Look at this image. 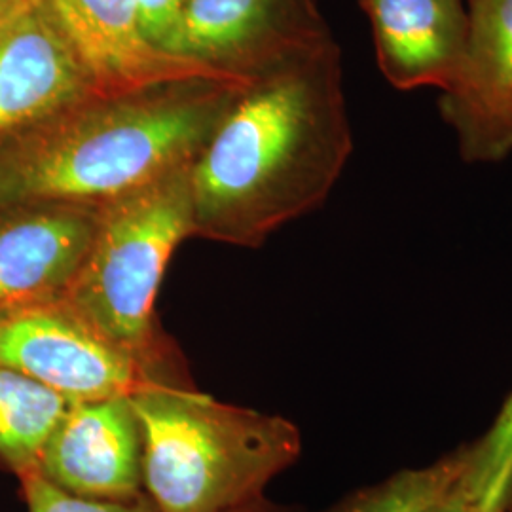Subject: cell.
I'll return each instance as SVG.
<instances>
[{"mask_svg": "<svg viewBox=\"0 0 512 512\" xmlns=\"http://www.w3.org/2000/svg\"><path fill=\"white\" fill-rule=\"evenodd\" d=\"M69 403L54 391L0 366V469L29 475Z\"/></svg>", "mask_w": 512, "mask_h": 512, "instance_id": "13", "label": "cell"}, {"mask_svg": "<svg viewBox=\"0 0 512 512\" xmlns=\"http://www.w3.org/2000/svg\"><path fill=\"white\" fill-rule=\"evenodd\" d=\"M129 401L143 433V480L162 512H228L302 454L293 421L220 403L194 385L147 384Z\"/></svg>", "mask_w": 512, "mask_h": 512, "instance_id": "3", "label": "cell"}, {"mask_svg": "<svg viewBox=\"0 0 512 512\" xmlns=\"http://www.w3.org/2000/svg\"><path fill=\"white\" fill-rule=\"evenodd\" d=\"M353 152L330 37L239 86L190 165L194 238L260 247L321 207Z\"/></svg>", "mask_w": 512, "mask_h": 512, "instance_id": "1", "label": "cell"}, {"mask_svg": "<svg viewBox=\"0 0 512 512\" xmlns=\"http://www.w3.org/2000/svg\"><path fill=\"white\" fill-rule=\"evenodd\" d=\"M469 31L440 112L465 162L494 164L512 154V0H469Z\"/></svg>", "mask_w": 512, "mask_h": 512, "instance_id": "9", "label": "cell"}, {"mask_svg": "<svg viewBox=\"0 0 512 512\" xmlns=\"http://www.w3.org/2000/svg\"><path fill=\"white\" fill-rule=\"evenodd\" d=\"M330 37L317 0H188L164 52L249 82Z\"/></svg>", "mask_w": 512, "mask_h": 512, "instance_id": "5", "label": "cell"}, {"mask_svg": "<svg viewBox=\"0 0 512 512\" xmlns=\"http://www.w3.org/2000/svg\"><path fill=\"white\" fill-rule=\"evenodd\" d=\"M503 512H512V494L509 497V503H507V507H505V511Z\"/></svg>", "mask_w": 512, "mask_h": 512, "instance_id": "21", "label": "cell"}, {"mask_svg": "<svg viewBox=\"0 0 512 512\" xmlns=\"http://www.w3.org/2000/svg\"><path fill=\"white\" fill-rule=\"evenodd\" d=\"M46 2L97 95L137 92L198 76L222 78L192 61L154 48L141 29L139 0Z\"/></svg>", "mask_w": 512, "mask_h": 512, "instance_id": "11", "label": "cell"}, {"mask_svg": "<svg viewBox=\"0 0 512 512\" xmlns=\"http://www.w3.org/2000/svg\"><path fill=\"white\" fill-rule=\"evenodd\" d=\"M33 473L86 499L128 501L147 494L143 433L129 397L69 404Z\"/></svg>", "mask_w": 512, "mask_h": 512, "instance_id": "8", "label": "cell"}, {"mask_svg": "<svg viewBox=\"0 0 512 512\" xmlns=\"http://www.w3.org/2000/svg\"><path fill=\"white\" fill-rule=\"evenodd\" d=\"M27 512H162L147 494L128 501L86 499L61 492L37 473L19 478Z\"/></svg>", "mask_w": 512, "mask_h": 512, "instance_id": "16", "label": "cell"}, {"mask_svg": "<svg viewBox=\"0 0 512 512\" xmlns=\"http://www.w3.org/2000/svg\"><path fill=\"white\" fill-rule=\"evenodd\" d=\"M188 0H139V21L148 42L164 52ZM167 54V52H165Z\"/></svg>", "mask_w": 512, "mask_h": 512, "instance_id": "17", "label": "cell"}, {"mask_svg": "<svg viewBox=\"0 0 512 512\" xmlns=\"http://www.w3.org/2000/svg\"><path fill=\"white\" fill-rule=\"evenodd\" d=\"M25 2H27V0H0V18H2V16H6L8 12L16 10L18 6L25 4Z\"/></svg>", "mask_w": 512, "mask_h": 512, "instance_id": "20", "label": "cell"}, {"mask_svg": "<svg viewBox=\"0 0 512 512\" xmlns=\"http://www.w3.org/2000/svg\"><path fill=\"white\" fill-rule=\"evenodd\" d=\"M461 488L480 512H503L512 494V393L490 431L469 446Z\"/></svg>", "mask_w": 512, "mask_h": 512, "instance_id": "15", "label": "cell"}, {"mask_svg": "<svg viewBox=\"0 0 512 512\" xmlns=\"http://www.w3.org/2000/svg\"><path fill=\"white\" fill-rule=\"evenodd\" d=\"M97 95L46 0L0 18V148Z\"/></svg>", "mask_w": 512, "mask_h": 512, "instance_id": "7", "label": "cell"}, {"mask_svg": "<svg viewBox=\"0 0 512 512\" xmlns=\"http://www.w3.org/2000/svg\"><path fill=\"white\" fill-rule=\"evenodd\" d=\"M228 512H296L294 509H289V507H283V505H279V503H274V501H270L266 495L264 497H260V499H255V501H251V503H247V505H241V507H236V509H232V511Z\"/></svg>", "mask_w": 512, "mask_h": 512, "instance_id": "19", "label": "cell"}, {"mask_svg": "<svg viewBox=\"0 0 512 512\" xmlns=\"http://www.w3.org/2000/svg\"><path fill=\"white\" fill-rule=\"evenodd\" d=\"M469 467V448L423 467L404 469L348 495L329 512H431L456 492Z\"/></svg>", "mask_w": 512, "mask_h": 512, "instance_id": "14", "label": "cell"}, {"mask_svg": "<svg viewBox=\"0 0 512 512\" xmlns=\"http://www.w3.org/2000/svg\"><path fill=\"white\" fill-rule=\"evenodd\" d=\"M431 512H480L471 497L465 494V490L459 484L456 492L450 495L446 501H442L435 511Z\"/></svg>", "mask_w": 512, "mask_h": 512, "instance_id": "18", "label": "cell"}, {"mask_svg": "<svg viewBox=\"0 0 512 512\" xmlns=\"http://www.w3.org/2000/svg\"><path fill=\"white\" fill-rule=\"evenodd\" d=\"M241 84L198 76L78 101L0 148V211L101 207L192 164Z\"/></svg>", "mask_w": 512, "mask_h": 512, "instance_id": "2", "label": "cell"}, {"mask_svg": "<svg viewBox=\"0 0 512 512\" xmlns=\"http://www.w3.org/2000/svg\"><path fill=\"white\" fill-rule=\"evenodd\" d=\"M190 165L101 205L90 249L63 298L154 384L192 385L156 317L167 264L184 239L194 238Z\"/></svg>", "mask_w": 512, "mask_h": 512, "instance_id": "4", "label": "cell"}, {"mask_svg": "<svg viewBox=\"0 0 512 512\" xmlns=\"http://www.w3.org/2000/svg\"><path fill=\"white\" fill-rule=\"evenodd\" d=\"M0 366L54 391L67 403L131 397L154 384L128 355L55 302L0 321Z\"/></svg>", "mask_w": 512, "mask_h": 512, "instance_id": "6", "label": "cell"}, {"mask_svg": "<svg viewBox=\"0 0 512 512\" xmlns=\"http://www.w3.org/2000/svg\"><path fill=\"white\" fill-rule=\"evenodd\" d=\"M380 71L401 92L439 88L456 78L469 14L461 0H361Z\"/></svg>", "mask_w": 512, "mask_h": 512, "instance_id": "12", "label": "cell"}, {"mask_svg": "<svg viewBox=\"0 0 512 512\" xmlns=\"http://www.w3.org/2000/svg\"><path fill=\"white\" fill-rule=\"evenodd\" d=\"M101 207L23 205L0 211V321L61 302L90 249Z\"/></svg>", "mask_w": 512, "mask_h": 512, "instance_id": "10", "label": "cell"}]
</instances>
